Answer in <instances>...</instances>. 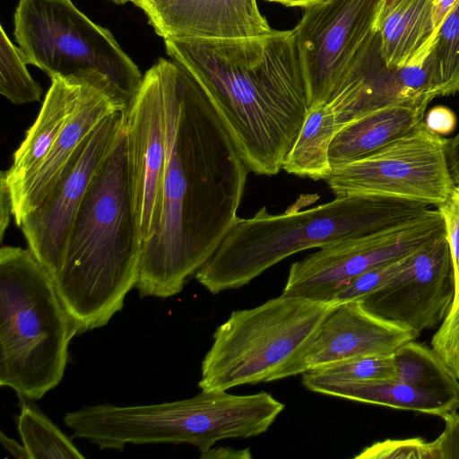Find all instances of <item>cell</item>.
<instances>
[{"mask_svg": "<svg viewBox=\"0 0 459 459\" xmlns=\"http://www.w3.org/2000/svg\"><path fill=\"white\" fill-rule=\"evenodd\" d=\"M167 159L161 213L143 244L135 288L169 298L212 255L238 216L250 172L213 102L177 63L160 58Z\"/></svg>", "mask_w": 459, "mask_h": 459, "instance_id": "cell-1", "label": "cell"}, {"mask_svg": "<svg viewBox=\"0 0 459 459\" xmlns=\"http://www.w3.org/2000/svg\"><path fill=\"white\" fill-rule=\"evenodd\" d=\"M164 42L213 102L249 171L278 174L309 108L294 30Z\"/></svg>", "mask_w": 459, "mask_h": 459, "instance_id": "cell-2", "label": "cell"}, {"mask_svg": "<svg viewBox=\"0 0 459 459\" xmlns=\"http://www.w3.org/2000/svg\"><path fill=\"white\" fill-rule=\"evenodd\" d=\"M142 247L124 126L85 195L53 277L81 333L104 326L123 308L136 286Z\"/></svg>", "mask_w": 459, "mask_h": 459, "instance_id": "cell-3", "label": "cell"}, {"mask_svg": "<svg viewBox=\"0 0 459 459\" xmlns=\"http://www.w3.org/2000/svg\"><path fill=\"white\" fill-rule=\"evenodd\" d=\"M429 205L373 195H347L307 210L238 217L195 279L212 294L248 284L298 252L374 234L416 218Z\"/></svg>", "mask_w": 459, "mask_h": 459, "instance_id": "cell-4", "label": "cell"}, {"mask_svg": "<svg viewBox=\"0 0 459 459\" xmlns=\"http://www.w3.org/2000/svg\"><path fill=\"white\" fill-rule=\"evenodd\" d=\"M80 328L47 268L29 248L0 250V385L42 398L63 379Z\"/></svg>", "mask_w": 459, "mask_h": 459, "instance_id": "cell-5", "label": "cell"}, {"mask_svg": "<svg viewBox=\"0 0 459 459\" xmlns=\"http://www.w3.org/2000/svg\"><path fill=\"white\" fill-rule=\"evenodd\" d=\"M336 304L281 294L231 312L213 333L199 387L227 391L305 373L319 327Z\"/></svg>", "mask_w": 459, "mask_h": 459, "instance_id": "cell-6", "label": "cell"}, {"mask_svg": "<svg viewBox=\"0 0 459 459\" xmlns=\"http://www.w3.org/2000/svg\"><path fill=\"white\" fill-rule=\"evenodd\" d=\"M13 34L25 63L49 77H78L106 86L127 107L141 85L143 75L110 30L71 0H20Z\"/></svg>", "mask_w": 459, "mask_h": 459, "instance_id": "cell-7", "label": "cell"}, {"mask_svg": "<svg viewBox=\"0 0 459 459\" xmlns=\"http://www.w3.org/2000/svg\"><path fill=\"white\" fill-rule=\"evenodd\" d=\"M447 143L422 121L370 155L333 169L325 181L335 196L373 195L438 206L455 186Z\"/></svg>", "mask_w": 459, "mask_h": 459, "instance_id": "cell-8", "label": "cell"}, {"mask_svg": "<svg viewBox=\"0 0 459 459\" xmlns=\"http://www.w3.org/2000/svg\"><path fill=\"white\" fill-rule=\"evenodd\" d=\"M445 235L440 212L429 209L385 230L327 245L290 265L282 294L333 301L335 293L358 275Z\"/></svg>", "mask_w": 459, "mask_h": 459, "instance_id": "cell-9", "label": "cell"}, {"mask_svg": "<svg viewBox=\"0 0 459 459\" xmlns=\"http://www.w3.org/2000/svg\"><path fill=\"white\" fill-rule=\"evenodd\" d=\"M383 0H322L305 9L293 29L308 108L326 103L377 30Z\"/></svg>", "mask_w": 459, "mask_h": 459, "instance_id": "cell-10", "label": "cell"}, {"mask_svg": "<svg viewBox=\"0 0 459 459\" xmlns=\"http://www.w3.org/2000/svg\"><path fill=\"white\" fill-rule=\"evenodd\" d=\"M125 121L124 111L107 117L83 141L48 194L17 225L28 248L52 277L61 265L72 225L85 195Z\"/></svg>", "mask_w": 459, "mask_h": 459, "instance_id": "cell-11", "label": "cell"}, {"mask_svg": "<svg viewBox=\"0 0 459 459\" xmlns=\"http://www.w3.org/2000/svg\"><path fill=\"white\" fill-rule=\"evenodd\" d=\"M455 295L454 268L445 235L414 251L396 276L359 301L374 316L419 336L442 324Z\"/></svg>", "mask_w": 459, "mask_h": 459, "instance_id": "cell-12", "label": "cell"}, {"mask_svg": "<svg viewBox=\"0 0 459 459\" xmlns=\"http://www.w3.org/2000/svg\"><path fill=\"white\" fill-rule=\"evenodd\" d=\"M125 130L134 206L143 244L160 224L168 149L163 87L156 63L143 74L126 111Z\"/></svg>", "mask_w": 459, "mask_h": 459, "instance_id": "cell-13", "label": "cell"}, {"mask_svg": "<svg viewBox=\"0 0 459 459\" xmlns=\"http://www.w3.org/2000/svg\"><path fill=\"white\" fill-rule=\"evenodd\" d=\"M163 39H246L271 33L256 0H134Z\"/></svg>", "mask_w": 459, "mask_h": 459, "instance_id": "cell-14", "label": "cell"}, {"mask_svg": "<svg viewBox=\"0 0 459 459\" xmlns=\"http://www.w3.org/2000/svg\"><path fill=\"white\" fill-rule=\"evenodd\" d=\"M417 337L413 332L369 313L359 300L337 303L311 345L307 371L354 358L392 355Z\"/></svg>", "mask_w": 459, "mask_h": 459, "instance_id": "cell-15", "label": "cell"}, {"mask_svg": "<svg viewBox=\"0 0 459 459\" xmlns=\"http://www.w3.org/2000/svg\"><path fill=\"white\" fill-rule=\"evenodd\" d=\"M117 111L126 112V108L111 90L96 83L88 85L79 105L40 165L22 183L10 190L16 225L48 194L90 134Z\"/></svg>", "mask_w": 459, "mask_h": 459, "instance_id": "cell-16", "label": "cell"}, {"mask_svg": "<svg viewBox=\"0 0 459 459\" xmlns=\"http://www.w3.org/2000/svg\"><path fill=\"white\" fill-rule=\"evenodd\" d=\"M333 94L339 102L335 115L341 129L377 109L422 97L414 96L405 87L400 67H389L385 64L377 30L359 50Z\"/></svg>", "mask_w": 459, "mask_h": 459, "instance_id": "cell-17", "label": "cell"}, {"mask_svg": "<svg viewBox=\"0 0 459 459\" xmlns=\"http://www.w3.org/2000/svg\"><path fill=\"white\" fill-rule=\"evenodd\" d=\"M50 79L51 85L35 122L27 130L22 143L13 153L11 167L3 170L10 190L18 186L38 169L79 105L88 85L96 83L59 74L52 75Z\"/></svg>", "mask_w": 459, "mask_h": 459, "instance_id": "cell-18", "label": "cell"}, {"mask_svg": "<svg viewBox=\"0 0 459 459\" xmlns=\"http://www.w3.org/2000/svg\"><path fill=\"white\" fill-rule=\"evenodd\" d=\"M433 99L427 95L398 102L344 126L329 147L332 169L370 155L412 131L423 121Z\"/></svg>", "mask_w": 459, "mask_h": 459, "instance_id": "cell-19", "label": "cell"}, {"mask_svg": "<svg viewBox=\"0 0 459 459\" xmlns=\"http://www.w3.org/2000/svg\"><path fill=\"white\" fill-rule=\"evenodd\" d=\"M302 384L315 393L394 409L419 411L442 419L459 409L457 399L423 391L395 379L346 381L325 378L307 371L302 374Z\"/></svg>", "mask_w": 459, "mask_h": 459, "instance_id": "cell-20", "label": "cell"}, {"mask_svg": "<svg viewBox=\"0 0 459 459\" xmlns=\"http://www.w3.org/2000/svg\"><path fill=\"white\" fill-rule=\"evenodd\" d=\"M434 0H401L377 27L380 51L389 67L403 66L429 39Z\"/></svg>", "mask_w": 459, "mask_h": 459, "instance_id": "cell-21", "label": "cell"}, {"mask_svg": "<svg viewBox=\"0 0 459 459\" xmlns=\"http://www.w3.org/2000/svg\"><path fill=\"white\" fill-rule=\"evenodd\" d=\"M340 130L336 115L327 103L309 108L282 169L301 178L325 180L332 171L329 147Z\"/></svg>", "mask_w": 459, "mask_h": 459, "instance_id": "cell-22", "label": "cell"}, {"mask_svg": "<svg viewBox=\"0 0 459 459\" xmlns=\"http://www.w3.org/2000/svg\"><path fill=\"white\" fill-rule=\"evenodd\" d=\"M394 355L395 380L459 400V379L433 349L412 340L401 345Z\"/></svg>", "mask_w": 459, "mask_h": 459, "instance_id": "cell-23", "label": "cell"}, {"mask_svg": "<svg viewBox=\"0 0 459 459\" xmlns=\"http://www.w3.org/2000/svg\"><path fill=\"white\" fill-rule=\"evenodd\" d=\"M17 428L30 459H84L73 441L33 403L19 397Z\"/></svg>", "mask_w": 459, "mask_h": 459, "instance_id": "cell-24", "label": "cell"}, {"mask_svg": "<svg viewBox=\"0 0 459 459\" xmlns=\"http://www.w3.org/2000/svg\"><path fill=\"white\" fill-rule=\"evenodd\" d=\"M431 62L437 96L459 91V2L437 32Z\"/></svg>", "mask_w": 459, "mask_h": 459, "instance_id": "cell-25", "label": "cell"}, {"mask_svg": "<svg viewBox=\"0 0 459 459\" xmlns=\"http://www.w3.org/2000/svg\"><path fill=\"white\" fill-rule=\"evenodd\" d=\"M23 54L0 26V93L16 105L40 100L42 89L30 74Z\"/></svg>", "mask_w": 459, "mask_h": 459, "instance_id": "cell-26", "label": "cell"}, {"mask_svg": "<svg viewBox=\"0 0 459 459\" xmlns=\"http://www.w3.org/2000/svg\"><path fill=\"white\" fill-rule=\"evenodd\" d=\"M325 378L346 381H375L394 379V355L350 359L308 370Z\"/></svg>", "mask_w": 459, "mask_h": 459, "instance_id": "cell-27", "label": "cell"}, {"mask_svg": "<svg viewBox=\"0 0 459 459\" xmlns=\"http://www.w3.org/2000/svg\"><path fill=\"white\" fill-rule=\"evenodd\" d=\"M412 253L392 262L376 266L353 278L335 293L333 301L342 303L351 300H359L372 291L381 288L408 264Z\"/></svg>", "mask_w": 459, "mask_h": 459, "instance_id": "cell-28", "label": "cell"}, {"mask_svg": "<svg viewBox=\"0 0 459 459\" xmlns=\"http://www.w3.org/2000/svg\"><path fill=\"white\" fill-rule=\"evenodd\" d=\"M358 459H435L431 442L423 438L386 439L364 448Z\"/></svg>", "mask_w": 459, "mask_h": 459, "instance_id": "cell-29", "label": "cell"}, {"mask_svg": "<svg viewBox=\"0 0 459 459\" xmlns=\"http://www.w3.org/2000/svg\"><path fill=\"white\" fill-rule=\"evenodd\" d=\"M431 346L459 379V289L447 316L432 337Z\"/></svg>", "mask_w": 459, "mask_h": 459, "instance_id": "cell-30", "label": "cell"}, {"mask_svg": "<svg viewBox=\"0 0 459 459\" xmlns=\"http://www.w3.org/2000/svg\"><path fill=\"white\" fill-rule=\"evenodd\" d=\"M446 229V238L449 246L455 292L459 289V186L455 185L448 198L437 206Z\"/></svg>", "mask_w": 459, "mask_h": 459, "instance_id": "cell-31", "label": "cell"}, {"mask_svg": "<svg viewBox=\"0 0 459 459\" xmlns=\"http://www.w3.org/2000/svg\"><path fill=\"white\" fill-rule=\"evenodd\" d=\"M443 419L446 427L431 442L435 459L459 458V413L456 411Z\"/></svg>", "mask_w": 459, "mask_h": 459, "instance_id": "cell-32", "label": "cell"}, {"mask_svg": "<svg viewBox=\"0 0 459 459\" xmlns=\"http://www.w3.org/2000/svg\"><path fill=\"white\" fill-rule=\"evenodd\" d=\"M423 122L430 131L444 136L455 130L457 118L451 108L438 105L425 114Z\"/></svg>", "mask_w": 459, "mask_h": 459, "instance_id": "cell-33", "label": "cell"}, {"mask_svg": "<svg viewBox=\"0 0 459 459\" xmlns=\"http://www.w3.org/2000/svg\"><path fill=\"white\" fill-rule=\"evenodd\" d=\"M13 215V202L9 186L4 172L0 175V236L3 241L5 230L9 226L10 217Z\"/></svg>", "mask_w": 459, "mask_h": 459, "instance_id": "cell-34", "label": "cell"}, {"mask_svg": "<svg viewBox=\"0 0 459 459\" xmlns=\"http://www.w3.org/2000/svg\"><path fill=\"white\" fill-rule=\"evenodd\" d=\"M459 0H434L432 6V23L434 33L437 32L453 8L457 4Z\"/></svg>", "mask_w": 459, "mask_h": 459, "instance_id": "cell-35", "label": "cell"}, {"mask_svg": "<svg viewBox=\"0 0 459 459\" xmlns=\"http://www.w3.org/2000/svg\"><path fill=\"white\" fill-rule=\"evenodd\" d=\"M446 153L452 178L455 185L459 186V133L448 139Z\"/></svg>", "mask_w": 459, "mask_h": 459, "instance_id": "cell-36", "label": "cell"}, {"mask_svg": "<svg viewBox=\"0 0 459 459\" xmlns=\"http://www.w3.org/2000/svg\"><path fill=\"white\" fill-rule=\"evenodd\" d=\"M0 440L4 448L14 457L20 459H30L25 446L20 445L16 440L8 437L3 431L0 433Z\"/></svg>", "mask_w": 459, "mask_h": 459, "instance_id": "cell-37", "label": "cell"}, {"mask_svg": "<svg viewBox=\"0 0 459 459\" xmlns=\"http://www.w3.org/2000/svg\"><path fill=\"white\" fill-rule=\"evenodd\" d=\"M272 3L281 4L286 6H297L306 8L322 0H266Z\"/></svg>", "mask_w": 459, "mask_h": 459, "instance_id": "cell-38", "label": "cell"}, {"mask_svg": "<svg viewBox=\"0 0 459 459\" xmlns=\"http://www.w3.org/2000/svg\"><path fill=\"white\" fill-rule=\"evenodd\" d=\"M401 0H383L382 6L380 8V12L376 22V30L380 22V21L385 17V15L394 8Z\"/></svg>", "mask_w": 459, "mask_h": 459, "instance_id": "cell-39", "label": "cell"}, {"mask_svg": "<svg viewBox=\"0 0 459 459\" xmlns=\"http://www.w3.org/2000/svg\"><path fill=\"white\" fill-rule=\"evenodd\" d=\"M111 1L116 3V4H124L127 3V2H132V3L134 2V0H111Z\"/></svg>", "mask_w": 459, "mask_h": 459, "instance_id": "cell-40", "label": "cell"}]
</instances>
